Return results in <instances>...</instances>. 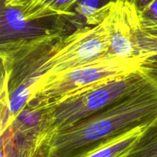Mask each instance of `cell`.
Here are the masks:
<instances>
[{"label":"cell","mask_w":157,"mask_h":157,"mask_svg":"<svg viewBox=\"0 0 157 157\" xmlns=\"http://www.w3.org/2000/svg\"><path fill=\"white\" fill-rule=\"evenodd\" d=\"M146 127L138 128L132 131L114 143L96 151L87 157H123Z\"/></svg>","instance_id":"obj_9"},{"label":"cell","mask_w":157,"mask_h":157,"mask_svg":"<svg viewBox=\"0 0 157 157\" xmlns=\"http://www.w3.org/2000/svg\"><path fill=\"white\" fill-rule=\"evenodd\" d=\"M156 81L142 69L87 89L66 101L42 111L32 137L37 155L41 141L56 131L96 113L113 102Z\"/></svg>","instance_id":"obj_2"},{"label":"cell","mask_w":157,"mask_h":157,"mask_svg":"<svg viewBox=\"0 0 157 157\" xmlns=\"http://www.w3.org/2000/svg\"><path fill=\"white\" fill-rule=\"evenodd\" d=\"M110 46L108 15L96 26L78 29L67 37L61 36L34 72L31 88L52 77L93 62L107 55Z\"/></svg>","instance_id":"obj_4"},{"label":"cell","mask_w":157,"mask_h":157,"mask_svg":"<svg viewBox=\"0 0 157 157\" xmlns=\"http://www.w3.org/2000/svg\"><path fill=\"white\" fill-rule=\"evenodd\" d=\"M110 46L108 54L121 58H140L141 26L138 9L130 0H118L108 14Z\"/></svg>","instance_id":"obj_5"},{"label":"cell","mask_w":157,"mask_h":157,"mask_svg":"<svg viewBox=\"0 0 157 157\" xmlns=\"http://www.w3.org/2000/svg\"><path fill=\"white\" fill-rule=\"evenodd\" d=\"M144 60L107 54L90 64L34 85L25 107L31 112H41L87 89L139 70Z\"/></svg>","instance_id":"obj_3"},{"label":"cell","mask_w":157,"mask_h":157,"mask_svg":"<svg viewBox=\"0 0 157 157\" xmlns=\"http://www.w3.org/2000/svg\"><path fill=\"white\" fill-rule=\"evenodd\" d=\"M123 157H157V119L142 131Z\"/></svg>","instance_id":"obj_7"},{"label":"cell","mask_w":157,"mask_h":157,"mask_svg":"<svg viewBox=\"0 0 157 157\" xmlns=\"http://www.w3.org/2000/svg\"><path fill=\"white\" fill-rule=\"evenodd\" d=\"M140 69L157 82V54L144 60Z\"/></svg>","instance_id":"obj_11"},{"label":"cell","mask_w":157,"mask_h":157,"mask_svg":"<svg viewBox=\"0 0 157 157\" xmlns=\"http://www.w3.org/2000/svg\"><path fill=\"white\" fill-rule=\"evenodd\" d=\"M81 0H1V6L12 8L30 22L50 18L75 16Z\"/></svg>","instance_id":"obj_6"},{"label":"cell","mask_w":157,"mask_h":157,"mask_svg":"<svg viewBox=\"0 0 157 157\" xmlns=\"http://www.w3.org/2000/svg\"><path fill=\"white\" fill-rule=\"evenodd\" d=\"M157 119V82L46 136L38 157H87Z\"/></svg>","instance_id":"obj_1"},{"label":"cell","mask_w":157,"mask_h":157,"mask_svg":"<svg viewBox=\"0 0 157 157\" xmlns=\"http://www.w3.org/2000/svg\"><path fill=\"white\" fill-rule=\"evenodd\" d=\"M138 14L141 29L157 38V0H152L147 6L138 9Z\"/></svg>","instance_id":"obj_10"},{"label":"cell","mask_w":157,"mask_h":157,"mask_svg":"<svg viewBox=\"0 0 157 157\" xmlns=\"http://www.w3.org/2000/svg\"><path fill=\"white\" fill-rule=\"evenodd\" d=\"M130 1L133 2L135 5L136 6L137 9H141L143 8L144 6H147L149 2L152 1V0H130Z\"/></svg>","instance_id":"obj_12"},{"label":"cell","mask_w":157,"mask_h":157,"mask_svg":"<svg viewBox=\"0 0 157 157\" xmlns=\"http://www.w3.org/2000/svg\"><path fill=\"white\" fill-rule=\"evenodd\" d=\"M118 0H81L76 12L84 17L88 25L96 26L107 15L110 6Z\"/></svg>","instance_id":"obj_8"}]
</instances>
